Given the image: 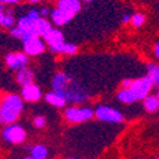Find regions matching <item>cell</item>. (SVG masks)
I'll use <instances>...</instances> for the list:
<instances>
[{
  "label": "cell",
  "instance_id": "12",
  "mask_svg": "<svg viewBox=\"0 0 159 159\" xmlns=\"http://www.w3.org/2000/svg\"><path fill=\"white\" fill-rule=\"evenodd\" d=\"M35 23H37V20H33L32 18H29L27 14H24L18 19L15 25L24 33V35H28V34L37 35L35 34Z\"/></svg>",
  "mask_w": 159,
  "mask_h": 159
},
{
  "label": "cell",
  "instance_id": "5",
  "mask_svg": "<svg viewBox=\"0 0 159 159\" xmlns=\"http://www.w3.org/2000/svg\"><path fill=\"white\" fill-rule=\"evenodd\" d=\"M23 43V52L28 57H35L42 54L46 51V43L42 37H38L34 34H28L22 38Z\"/></svg>",
  "mask_w": 159,
  "mask_h": 159
},
{
  "label": "cell",
  "instance_id": "13",
  "mask_svg": "<svg viewBox=\"0 0 159 159\" xmlns=\"http://www.w3.org/2000/svg\"><path fill=\"white\" fill-rule=\"evenodd\" d=\"M42 39L44 41L46 44L49 46H56V44H59L65 42V35L62 33V30H59L58 28H51L43 37Z\"/></svg>",
  "mask_w": 159,
  "mask_h": 159
},
{
  "label": "cell",
  "instance_id": "35",
  "mask_svg": "<svg viewBox=\"0 0 159 159\" xmlns=\"http://www.w3.org/2000/svg\"><path fill=\"white\" fill-rule=\"evenodd\" d=\"M71 159H73V158H71Z\"/></svg>",
  "mask_w": 159,
  "mask_h": 159
},
{
  "label": "cell",
  "instance_id": "21",
  "mask_svg": "<svg viewBox=\"0 0 159 159\" xmlns=\"http://www.w3.org/2000/svg\"><path fill=\"white\" fill-rule=\"evenodd\" d=\"M153 86L159 87V65L158 63H149L148 65V75H147Z\"/></svg>",
  "mask_w": 159,
  "mask_h": 159
},
{
  "label": "cell",
  "instance_id": "6",
  "mask_svg": "<svg viewBox=\"0 0 159 159\" xmlns=\"http://www.w3.org/2000/svg\"><path fill=\"white\" fill-rule=\"evenodd\" d=\"M152 89H153V84L150 81V78L148 76H144L140 78L133 80V82L129 87V91L131 92L135 101H143L150 93Z\"/></svg>",
  "mask_w": 159,
  "mask_h": 159
},
{
  "label": "cell",
  "instance_id": "17",
  "mask_svg": "<svg viewBox=\"0 0 159 159\" xmlns=\"http://www.w3.org/2000/svg\"><path fill=\"white\" fill-rule=\"evenodd\" d=\"M44 100H46L49 105H52V106H54V107H58V109L65 107V106L67 105V101L65 100V98H63L61 95H58V93H56V92H53V91L47 92V93L44 95Z\"/></svg>",
  "mask_w": 159,
  "mask_h": 159
},
{
  "label": "cell",
  "instance_id": "16",
  "mask_svg": "<svg viewBox=\"0 0 159 159\" xmlns=\"http://www.w3.org/2000/svg\"><path fill=\"white\" fill-rule=\"evenodd\" d=\"M48 48H49L51 52H53L56 54H68V56H72V54H76L78 52V47L76 44L66 43V42H62V43L56 44V46H49Z\"/></svg>",
  "mask_w": 159,
  "mask_h": 159
},
{
  "label": "cell",
  "instance_id": "7",
  "mask_svg": "<svg viewBox=\"0 0 159 159\" xmlns=\"http://www.w3.org/2000/svg\"><path fill=\"white\" fill-rule=\"evenodd\" d=\"M93 116L97 120L104 123H110V124H119L124 121V115L120 111L116 110L115 107L106 106V105L97 106L93 110Z\"/></svg>",
  "mask_w": 159,
  "mask_h": 159
},
{
  "label": "cell",
  "instance_id": "1",
  "mask_svg": "<svg viewBox=\"0 0 159 159\" xmlns=\"http://www.w3.org/2000/svg\"><path fill=\"white\" fill-rule=\"evenodd\" d=\"M52 91L61 95L70 104H82L89 93L78 81L63 72H57L52 78Z\"/></svg>",
  "mask_w": 159,
  "mask_h": 159
},
{
  "label": "cell",
  "instance_id": "15",
  "mask_svg": "<svg viewBox=\"0 0 159 159\" xmlns=\"http://www.w3.org/2000/svg\"><path fill=\"white\" fill-rule=\"evenodd\" d=\"M49 18H51V23L54 24L56 27H62V25H65L72 20V18L70 15H67L66 13H63L62 10H59L57 8H53L51 10Z\"/></svg>",
  "mask_w": 159,
  "mask_h": 159
},
{
  "label": "cell",
  "instance_id": "32",
  "mask_svg": "<svg viewBox=\"0 0 159 159\" xmlns=\"http://www.w3.org/2000/svg\"><path fill=\"white\" fill-rule=\"evenodd\" d=\"M82 3H91V2H93V0H81Z\"/></svg>",
  "mask_w": 159,
  "mask_h": 159
},
{
  "label": "cell",
  "instance_id": "2",
  "mask_svg": "<svg viewBox=\"0 0 159 159\" xmlns=\"http://www.w3.org/2000/svg\"><path fill=\"white\" fill-rule=\"evenodd\" d=\"M24 109V101L16 93H0V124L15 123Z\"/></svg>",
  "mask_w": 159,
  "mask_h": 159
},
{
  "label": "cell",
  "instance_id": "31",
  "mask_svg": "<svg viewBox=\"0 0 159 159\" xmlns=\"http://www.w3.org/2000/svg\"><path fill=\"white\" fill-rule=\"evenodd\" d=\"M29 3H33V4H37V3H41V2H43V0H28Z\"/></svg>",
  "mask_w": 159,
  "mask_h": 159
},
{
  "label": "cell",
  "instance_id": "29",
  "mask_svg": "<svg viewBox=\"0 0 159 159\" xmlns=\"http://www.w3.org/2000/svg\"><path fill=\"white\" fill-rule=\"evenodd\" d=\"M130 18H131V14H129V13L124 14V15H123V19H121L123 24H128V23H130Z\"/></svg>",
  "mask_w": 159,
  "mask_h": 159
},
{
  "label": "cell",
  "instance_id": "18",
  "mask_svg": "<svg viewBox=\"0 0 159 159\" xmlns=\"http://www.w3.org/2000/svg\"><path fill=\"white\" fill-rule=\"evenodd\" d=\"M143 106L147 112H155L159 110V98L157 95H148L143 100Z\"/></svg>",
  "mask_w": 159,
  "mask_h": 159
},
{
  "label": "cell",
  "instance_id": "19",
  "mask_svg": "<svg viewBox=\"0 0 159 159\" xmlns=\"http://www.w3.org/2000/svg\"><path fill=\"white\" fill-rule=\"evenodd\" d=\"M32 159H47L48 157V148L43 144H35L30 147V155Z\"/></svg>",
  "mask_w": 159,
  "mask_h": 159
},
{
  "label": "cell",
  "instance_id": "27",
  "mask_svg": "<svg viewBox=\"0 0 159 159\" xmlns=\"http://www.w3.org/2000/svg\"><path fill=\"white\" fill-rule=\"evenodd\" d=\"M19 2H20V0H0V4L9 7V5H15V4H18Z\"/></svg>",
  "mask_w": 159,
  "mask_h": 159
},
{
  "label": "cell",
  "instance_id": "24",
  "mask_svg": "<svg viewBox=\"0 0 159 159\" xmlns=\"http://www.w3.org/2000/svg\"><path fill=\"white\" fill-rule=\"evenodd\" d=\"M33 125L35 129H44L47 125V120L44 116H35L33 119Z\"/></svg>",
  "mask_w": 159,
  "mask_h": 159
},
{
  "label": "cell",
  "instance_id": "34",
  "mask_svg": "<svg viewBox=\"0 0 159 159\" xmlns=\"http://www.w3.org/2000/svg\"><path fill=\"white\" fill-rule=\"evenodd\" d=\"M24 159H32V158H30V157H25Z\"/></svg>",
  "mask_w": 159,
  "mask_h": 159
},
{
  "label": "cell",
  "instance_id": "3",
  "mask_svg": "<svg viewBox=\"0 0 159 159\" xmlns=\"http://www.w3.org/2000/svg\"><path fill=\"white\" fill-rule=\"evenodd\" d=\"M2 138L4 142H7L9 144L18 145V144H22L25 142L27 131L22 125L13 123V124H8L4 126L3 131H2Z\"/></svg>",
  "mask_w": 159,
  "mask_h": 159
},
{
  "label": "cell",
  "instance_id": "11",
  "mask_svg": "<svg viewBox=\"0 0 159 159\" xmlns=\"http://www.w3.org/2000/svg\"><path fill=\"white\" fill-rule=\"evenodd\" d=\"M15 23L16 20L11 9H9L7 5L0 4V27L5 29H10L15 25Z\"/></svg>",
  "mask_w": 159,
  "mask_h": 159
},
{
  "label": "cell",
  "instance_id": "36",
  "mask_svg": "<svg viewBox=\"0 0 159 159\" xmlns=\"http://www.w3.org/2000/svg\"><path fill=\"white\" fill-rule=\"evenodd\" d=\"M158 159H159V158H158Z\"/></svg>",
  "mask_w": 159,
  "mask_h": 159
},
{
  "label": "cell",
  "instance_id": "10",
  "mask_svg": "<svg viewBox=\"0 0 159 159\" xmlns=\"http://www.w3.org/2000/svg\"><path fill=\"white\" fill-rule=\"evenodd\" d=\"M42 96H43L42 89L38 85H35L34 82L22 87L20 97H22V100L25 101V102H37V101L41 100Z\"/></svg>",
  "mask_w": 159,
  "mask_h": 159
},
{
  "label": "cell",
  "instance_id": "33",
  "mask_svg": "<svg viewBox=\"0 0 159 159\" xmlns=\"http://www.w3.org/2000/svg\"><path fill=\"white\" fill-rule=\"evenodd\" d=\"M157 97L159 98V90H158V92H157Z\"/></svg>",
  "mask_w": 159,
  "mask_h": 159
},
{
  "label": "cell",
  "instance_id": "25",
  "mask_svg": "<svg viewBox=\"0 0 159 159\" xmlns=\"http://www.w3.org/2000/svg\"><path fill=\"white\" fill-rule=\"evenodd\" d=\"M27 15L29 18H32L33 20H38V19H41V14H39V10L38 9H29Z\"/></svg>",
  "mask_w": 159,
  "mask_h": 159
},
{
  "label": "cell",
  "instance_id": "23",
  "mask_svg": "<svg viewBox=\"0 0 159 159\" xmlns=\"http://www.w3.org/2000/svg\"><path fill=\"white\" fill-rule=\"evenodd\" d=\"M145 22H147V16H145L143 13H135V14H133L131 18H130V23H131V25H133L134 28H140V27H143V25L145 24Z\"/></svg>",
  "mask_w": 159,
  "mask_h": 159
},
{
  "label": "cell",
  "instance_id": "9",
  "mask_svg": "<svg viewBox=\"0 0 159 159\" xmlns=\"http://www.w3.org/2000/svg\"><path fill=\"white\" fill-rule=\"evenodd\" d=\"M57 9L62 10L67 15H70L72 19L81 11L82 8V2L81 0H57L56 7Z\"/></svg>",
  "mask_w": 159,
  "mask_h": 159
},
{
  "label": "cell",
  "instance_id": "22",
  "mask_svg": "<svg viewBox=\"0 0 159 159\" xmlns=\"http://www.w3.org/2000/svg\"><path fill=\"white\" fill-rule=\"evenodd\" d=\"M116 97H117V100L120 101V102L126 104V105H130V104H133L135 101L133 95H131V92L129 91V89H121L120 91L117 92Z\"/></svg>",
  "mask_w": 159,
  "mask_h": 159
},
{
  "label": "cell",
  "instance_id": "4",
  "mask_svg": "<svg viewBox=\"0 0 159 159\" xmlns=\"http://www.w3.org/2000/svg\"><path fill=\"white\" fill-rule=\"evenodd\" d=\"M65 119L72 124L86 123L93 117V110L86 106H71L65 110Z\"/></svg>",
  "mask_w": 159,
  "mask_h": 159
},
{
  "label": "cell",
  "instance_id": "26",
  "mask_svg": "<svg viewBox=\"0 0 159 159\" xmlns=\"http://www.w3.org/2000/svg\"><path fill=\"white\" fill-rule=\"evenodd\" d=\"M39 10V14H41V18H47L49 16V13H51V9L48 7H42L41 9H38Z\"/></svg>",
  "mask_w": 159,
  "mask_h": 159
},
{
  "label": "cell",
  "instance_id": "8",
  "mask_svg": "<svg viewBox=\"0 0 159 159\" xmlns=\"http://www.w3.org/2000/svg\"><path fill=\"white\" fill-rule=\"evenodd\" d=\"M5 65L9 70L16 72L29 65V57L24 52H10L5 56Z\"/></svg>",
  "mask_w": 159,
  "mask_h": 159
},
{
  "label": "cell",
  "instance_id": "14",
  "mask_svg": "<svg viewBox=\"0 0 159 159\" xmlns=\"http://www.w3.org/2000/svg\"><path fill=\"white\" fill-rule=\"evenodd\" d=\"M15 80L22 87L30 85L34 82V72L29 67H24V68L15 72Z\"/></svg>",
  "mask_w": 159,
  "mask_h": 159
},
{
  "label": "cell",
  "instance_id": "28",
  "mask_svg": "<svg viewBox=\"0 0 159 159\" xmlns=\"http://www.w3.org/2000/svg\"><path fill=\"white\" fill-rule=\"evenodd\" d=\"M131 82H133V80H130V78H125V80H123V82H121V89H129L130 85H131Z\"/></svg>",
  "mask_w": 159,
  "mask_h": 159
},
{
  "label": "cell",
  "instance_id": "20",
  "mask_svg": "<svg viewBox=\"0 0 159 159\" xmlns=\"http://www.w3.org/2000/svg\"><path fill=\"white\" fill-rule=\"evenodd\" d=\"M52 27V23L48 20V19L46 18H41V19H38L37 23H35V34L38 37H43Z\"/></svg>",
  "mask_w": 159,
  "mask_h": 159
},
{
  "label": "cell",
  "instance_id": "30",
  "mask_svg": "<svg viewBox=\"0 0 159 159\" xmlns=\"http://www.w3.org/2000/svg\"><path fill=\"white\" fill-rule=\"evenodd\" d=\"M154 54H155V57H157V59L159 61V42L154 46Z\"/></svg>",
  "mask_w": 159,
  "mask_h": 159
}]
</instances>
